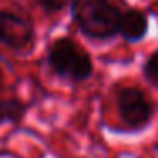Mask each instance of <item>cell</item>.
Wrapping results in <instances>:
<instances>
[{
    "label": "cell",
    "mask_w": 158,
    "mask_h": 158,
    "mask_svg": "<svg viewBox=\"0 0 158 158\" xmlns=\"http://www.w3.org/2000/svg\"><path fill=\"white\" fill-rule=\"evenodd\" d=\"M117 34L123 36L127 43H139L148 34V17L139 9H126L121 12L119 31Z\"/></svg>",
    "instance_id": "5b68a950"
},
{
    "label": "cell",
    "mask_w": 158,
    "mask_h": 158,
    "mask_svg": "<svg viewBox=\"0 0 158 158\" xmlns=\"http://www.w3.org/2000/svg\"><path fill=\"white\" fill-rule=\"evenodd\" d=\"M38 2L48 14H53V12H58L63 7H66L70 0H38Z\"/></svg>",
    "instance_id": "ba28073f"
},
{
    "label": "cell",
    "mask_w": 158,
    "mask_h": 158,
    "mask_svg": "<svg viewBox=\"0 0 158 158\" xmlns=\"http://www.w3.org/2000/svg\"><path fill=\"white\" fill-rule=\"evenodd\" d=\"M119 117L129 129H141L153 117V104L136 87H124L117 94Z\"/></svg>",
    "instance_id": "3957f363"
},
{
    "label": "cell",
    "mask_w": 158,
    "mask_h": 158,
    "mask_svg": "<svg viewBox=\"0 0 158 158\" xmlns=\"http://www.w3.org/2000/svg\"><path fill=\"white\" fill-rule=\"evenodd\" d=\"M0 83H2V70H0Z\"/></svg>",
    "instance_id": "9c48e42d"
},
{
    "label": "cell",
    "mask_w": 158,
    "mask_h": 158,
    "mask_svg": "<svg viewBox=\"0 0 158 158\" xmlns=\"http://www.w3.org/2000/svg\"><path fill=\"white\" fill-rule=\"evenodd\" d=\"M34 26L22 15L0 10V44L15 51H26L34 44Z\"/></svg>",
    "instance_id": "277c9868"
},
{
    "label": "cell",
    "mask_w": 158,
    "mask_h": 158,
    "mask_svg": "<svg viewBox=\"0 0 158 158\" xmlns=\"http://www.w3.org/2000/svg\"><path fill=\"white\" fill-rule=\"evenodd\" d=\"M48 63L58 77L75 83L89 80L94 72L90 55L70 38L55 39L48 49Z\"/></svg>",
    "instance_id": "7a4b0ae2"
},
{
    "label": "cell",
    "mask_w": 158,
    "mask_h": 158,
    "mask_svg": "<svg viewBox=\"0 0 158 158\" xmlns=\"http://www.w3.org/2000/svg\"><path fill=\"white\" fill-rule=\"evenodd\" d=\"M72 15L80 32L90 39H110L119 31L121 10L110 0H72Z\"/></svg>",
    "instance_id": "6da1fadb"
},
{
    "label": "cell",
    "mask_w": 158,
    "mask_h": 158,
    "mask_svg": "<svg viewBox=\"0 0 158 158\" xmlns=\"http://www.w3.org/2000/svg\"><path fill=\"white\" fill-rule=\"evenodd\" d=\"M143 75L153 87H158V49L153 51L143 65Z\"/></svg>",
    "instance_id": "52a82bcc"
},
{
    "label": "cell",
    "mask_w": 158,
    "mask_h": 158,
    "mask_svg": "<svg viewBox=\"0 0 158 158\" xmlns=\"http://www.w3.org/2000/svg\"><path fill=\"white\" fill-rule=\"evenodd\" d=\"M27 106L19 99H2L0 100V124L19 123L24 117Z\"/></svg>",
    "instance_id": "8992f818"
}]
</instances>
